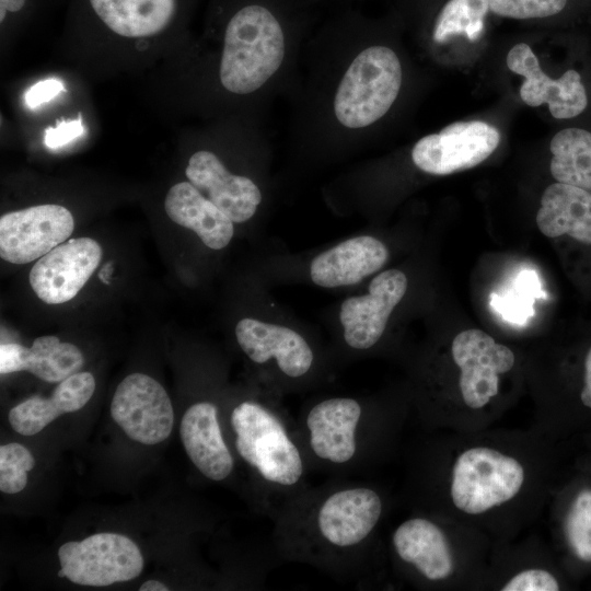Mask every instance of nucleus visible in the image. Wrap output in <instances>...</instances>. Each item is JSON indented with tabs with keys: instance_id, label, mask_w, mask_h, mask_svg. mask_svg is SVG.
<instances>
[{
	"instance_id": "5701e85b",
	"label": "nucleus",
	"mask_w": 591,
	"mask_h": 591,
	"mask_svg": "<svg viewBox=\"0 0 591 591\" xmlns=\"http://www.w3.org/2000/svg\"><path fill=\"white\" fill-rule=\"evenodd\" d=\"M536 224L547 237L567 234L591 244V192L559 182L551 184L541 197Z\"/></svg>"
},
{
	"instance_id": "473e14b6",
	"label": "nucleus",
	"mask_w": 591,
	"mask_h": 591,
	"mask_svg": "<svg viewBox=\"0 0 591 591\" xmlns=\"http://www.w3.org/2000/svg\"><path fill=\"white\" fill-rule=\"evenodd\" d=\"M28 0H0V23L2 24L9 15L22 13Z\"/></svg>"
},
{
	"instance_id": "c9c22d12",
	"label": "nucleus",
	"mask_w": 591,
	"mask_h": 591,
	"mask_svg": "<svg viewBox=\"0 0 591 591\" xmlns=\"http://www.w3.org/2000/svg\"><path fill=\"white\" fill-rule=\"evenodd\" d=\"M314 1L316 3V2H320L322 0H314ZM332 1H335V2H338V3H349V2L358 1V0H332Z\"/></svg>"
},
{
	"instance_id": "e433bc0d",
	"label": "nucleus",
	"mask_w": 591,
	"mask_h": 591,
	"mask_svg": "<svg viewBox=\"0 0 591 591\" xmlns=\"http://www.w3.org/2000/svg\"><path fill=\"white\" fill-rule=\"evenodd\" d=\"M57 576H58L59 578H66V573H65V571H63L61 568L58 570Z\"/></svg>"
},
{
	"instance_id": "39448f33",
	"label": "nucleus",
	"mask_w": 591,
	"mask_h": 591,
	"mask_svg": "<svg viewBox=\"0 0 591 591\" xmlns=\"http://www.w3.org/2000/svg\"><path fill=\"white\" fill-rule=\"evenodd\" d=\"M364 421V408L356 398L329 397L312 405L298 432L309 463L331 468L357 466Z\"/></svg>"
},
{
	"instance_id": "4468645a",
	"label": "nucleus",
	"mask_w": 591,
	"mask_h": 591,
	"mask_svg": "<svg viewBox=\"0 0 591 591\" xmlns=\"http://www.w3.org/2000/svg\"><path fill=\"white\" fill-rule=\"evenodd\" d=\"M406 290V275L399 269H387L371 280L367 294L347 298L339 313L346 344L357 350L373 347Z\"/></svg>"
},
{
	"instance_id": "9b49d317",
	"label": "nucleus",
	"mask_w": 591,
	"mask_h": 591,
	"mask_svg": "<svg viewBox=\"0 0 591 591\" xmlns=\"http://www.w3.org/2000/svg\"><path fill=\"white\" fill-rule=\"evenodd\" d=\"M451 350L461 370L459 384L464 403L474 409L484 407L498 394L499 374L513 367V352L475 328L459 333Z\"/></svg>"
},
{
	"instance_id": "2f4dec72",
	"label": "nucleus",
	"mask_w": 591,
	"mask_h": 591,
	"mask_svg": "<svg viewBox=\"0 0 591 591\" xmlns=\"http://www.w3.org/2000/svg\"><path fill=\"white\" fill-rule=\"evenodd\" d=\"M63 91L62 83L57 79H47L32 85L25 93L24 100L30 108H36L50 101Z\"/></svg>"
},
{
	"instance_id": "dca6fc26",
	"label": "nucleus",
	"mask_w": 591,
	"mask_h": 591,
	"mask_svg": "<svg viewBox=\"0 0 591 591\" xmlns=\"http://www.w3.org/2000/svg\"><path fill=\"white\" fill-rule=\"evenodd\" d=\"M235 336L244 354L255 363L275 360L288 378L304 376L312 368L314 355L308 341L296 331L254 318H243Z\"/></svg>"
},
{
	"instance_id": "6ab92c4d",
	"label": "nucleus",
	"mask_w": 591,
	"mask_h": 591,
	"mask_svg": "<svg viewBox=\"0 0 591 591\" xmlns=\"http://www.w3.org/2000/svg\"><path fill=\"white\" fill-rule=\"evenodd\" d=\"M84 358L81 350L56 336L37 337L30 348L16 343L0 346V373L28 371L36 378L59 383L79 372Z\"/></svg>"
},
{
	"instance_id": "9d476101",
	"label": "nucleus",
	"mask_w": 591,
	"mask_h": 591,
	"mask_svg": "<svg viewBox=\"0 0 591 591\" xmlns=\"http://www.w3.org/2000/svg\"><path fill=\"white\" fill-rule=\"evenodd\" d=\"M74 228L71 212L60 205H39L0 218V256L13 264L39 259L65 242Z\"/></svg>"
},
{
	"instance_id": "393cba45",
	"label": "nucleus",
	"mask_w": 591,
	"mask_h": 591,
	"mask_svg": "<svg viewBox=\"0 0 591 591\" xmlns=\"http://www.w3.org/2000/svg\"><path fill=\"white\" fill-rule=\"evenodd\" d=\"M488 15V0H443L432 16L431 38L439 45L459 35L478 40Z\"/></svg>"
},
{
	"instance_id": "a878e982",
	"label": "nucleus",
	"mask_w": 591,
	"mask_h": 591,
	"mask_svg": "<svg viewBox=\"0 0 591 591\" xmlns=\"http://www.w3.org/2000/svg\"><path fill=\"white\" fill-rule=\"evenodd\" d=\"M545 296L537 274L523 269L507 288L491 293L490 305L509 323L524 325L535 313V300Z\"/></svg>"
},
{
	"instance_id": "b1692460",
	"label": "nucleus",
	"mask_w": 591,
	"mask_h": 591,
	"mask_svg": "<svg viewBox=\"0 0 591 591\" xmlns=\"http://www.w3.org/2000/svg\"><path fill=\"white\" fill-rule=\"evenodd\" d=\"M549 150L552 176L591 192V132L578 127L561 129L552 138Z\"/></svg>"
},
{
	"instance_id": "7c9ffc66",
	"label": "nucleus",
	"mask_w": 591,
	"mask_h": 591,
	"mask_svg": "<svg viewBox=\"0 0 591 591\" xmlns=\"http://www.w3.org/2000/svg\"><path fill=\"white\" fill-rule=\"evenodd\" d=\"M84 132L81 115L76 120H62L56 127H48L45 130V144L48 148L57 149L73 139L80 137Z\"/></svg>"
},
{
	"instance_id": "a211bd4d",
	"label": "nucleus",
	"mask_w": 591,
	"mask_h": 591,
	"mask_svg": "<svg viewBox=\"0 0 591 591\" xmlns=\"http://www.w3.org/2000/svg\"><path fill=\"white\" fill-rule=\"evenodd\" d=\"M389 258L384 243L371 235L346 240L315 256L312 281L323 288L351 286L381 269Z\"/></svg>"
},
{
	"instance_id": "2eb2a0df",
	"label": "nucleus",
	"mask_w": 591,
	"mask_h": 591,
	"mask_svg": "<svg viewBox=\"0 0 591 591\" xmlns=\"http://www.w3.org/2000/svg\"><path fill=\"white\" fill-rule=\"evenodd\" d=\"M185 174L233 222L250 220L262 202V192L255 182L231 173L211 151L195 152L188 160Z\"/></svg>"
},
{
	"instance_id": "20e7f679",
	"label": "nucleus",
	"mask_w": 591,
	"mask_h": 591,
	"mask_svg": "<svg viewBox=\"0 0 591 591\" xmlns=\"http://www.w3.org/2000/svg\"><path fill=\"white\" fill-rule=\"evenodd\" d=\"M237 455L282 503L304 489L309 460L298 432L271 407L243 401L230 414ZM281 503V505H282Z\"/></svg>"
},
{
	"instance_id": "f257e3e1",
	"label": "nucleus",
	"mask_w": 591,
	"mask_h": 591,
	"mask_svg": "<svg viewBox=\"0 0 591 591\" xmlns=\"http://www.w3.org/2000/svg\"><path fill=\"white\" fill-rule=\"evenodd\" d=\"M374 21L355 10L328 20L300 113L301 138L357 139L391 111L403 84L397 53L371 38Z\"/></svg>"
},
{
	"instance_id": "aec40b11",
	"label": "nucleus",
	"mask_w": 591,
	"mask_h": 591,
	"mask_svg": "<svg viewBox=\"0 0 591 591\" xmlns=\"http://www.w3.org/2000/svg\"><path fill=\"white\" fill-rule=\"evenodd\" d=\"M95 379L90 372H77L59 382L48 398L31 396L11 408L9 422L22 436H34L60 415L73 413L90 401Z\"/></svg>"
},
{
	"instance_id": "c756f323",
	"label": "nucleus",
	"mask_w": 591,
	"mask_h": 591,
	"mask_svg": "<svg viewBox=\"0 0 591 591\" xmlns=\"http://www.w3.org/2000/svg\"><path fill=\"white\" fill-rule=\"evenodd\" d=\"M558 582L548 571L529 569L514 576L502 591H557Z\"/></svg>"
},
{
	"instance_id": "4c0bfd02",
	"label": "nucleus",
	"mask_w": 591,
	"mask_h": 591,
	"mask_svg": "<svg viewBox=\"0 0 591 591\" xmlns=\"http://www.w3.org/2000/svg\"><path fill=\"white\" fill-rule=\"evenodd\" d=\"M304 2L309 3L310 5L314 4L315 1L314 0H303Z\"/></svg>"
},
{
	"instance_id": "ddd939ff",
	"label": "nucleus",
	"mask_w": 591,
	"mask_h": 591,
	"mask_svg": "<svg viewBox=\"0 0 591 591\" xmlns=\"http://www.w3.org/2000/svg\"><path fill=\"white\" fill-rule=\"evenodd\" d=\"M506 62L509 70L524 78L520 96L526 105L547 104L552 116L558 119L576 117L587 108L588 95L578 71L569 69L558 79L549 78L525 43L515 44Z\"/></svg>"
},
{
	"instance_id": "4be33fe9",
	"label": "nucleus",
	"mask_w": 591,
	"mask_h": 591,
	"mask_svg": "<svg viewBox=\"0 0 591 591\" xmlns=\"http://www.w3.org/2000/svg\"><path fill=\"white\" fill-rule=\"evenodd\" d=\"M393 547L428 580H442L453 571V557L444 533L425 518H412L393 533Z\"/></svg>"
},
{
	"instance_id": "f8f14e48",
	"label": "nucleus",
	"mask_w": 591,
	"mask_h": 591,
	"mask_svg": "<svg viewBox=\"0 0 591 591\" xmlns=\"http://www.w3.org/2000/svg\"><path fill=\"white\" fill-rule=\"evenodd\" d=\"M102 258V248L90 237L59 244L32 267L30 283L45 303L61 304L74 298Z\"/></svg>"
},
{
	"instance_id": "72a5a7b5",
	"label": "nucleus",
	"mask_w": 591,
	"mask_h": 591,
	"mask_svg": "<svg viewBox=\"0 0 591 591\" xmlns=\"http://www.w3.org/2000/svg\"><path fill=\"white\" fill-rule=\"evenodd\" d=\"M584 370V385L581 392V401L587 407L591 408V348L586 357Z\"/></svg>"
},
{
	"instance_id": "7ed1b4c3",
	"label": "nucleus",
	"mask_w": 591,
	"mask_h": 591,
	"mask_svg": "<svg viewBox=\"0 0 591 591\" xmlns=\"http://www.w3.org/2000/svg\"><path fill=\"white\" fill-rule=\"evenodd\" d=\"M222 88L235 95H269L294 66L309 23L303 0H221Z\"/></svg>"
},
{
	"instance_id": "f03ea898",
	"label": "nucleus",
	"mask_w": 591,
	"mask_h": 591,
	"mask_svg": "<svg viewBox=\"0 0 591 591\" xmlns=\"http://www.w3.org/2000/svg\"><path fill=\"white\" fill-rule=\"evenodd\" d=\"M383 512L379 493L358 483L303 489L280 506L275 543L282 557L332 572L354 571Z\"/></svg>"
},
{
	"instance_id": "bb28decb",
	"label": "nucleus",
	"mask_w": 591,
	"mask_h": 591,
	"mask_svg": "<svg viewBox=\"0 0 591 591\" xmlns=\"http://www.w3.org/2000/svg\"><path fill=\"white\" fill-rule=\"evenodd\" d=\"M565 531L575 554L591 561V489H584L576 497L566 518Z\"/></svg>"
},
{
	"instance_id": "0eeeda50",
	"label": "nucleus",
	"mask_w": 591,
	"mask_h": 591,
	"mask_svg": "<svg viewBox=\"0 0 591 591\" xmlns=\"http://www.w3.org/2000/svg\"><path fill=\"white\" fill-rule=\"evenodd\" d=\"M60 568L71 582L106 587L137 578L143 557L137 544L118 533H96L82 541H71L58 549Z\"/></svg>"
},
{
	"instance_id": "412c9836",
	"label": "nucleus",
	"mask_w": 591,
	"mask_h": 591,
	"mask_svg": "<svg viewBox=\"0 0 591 591\" xmlns=\"http://www.w3.org/2000/svg\"><path fill=\"white\" fill-rule=\"evenodd\" d=\"M164 208L172 221L193 230L209 248H224L233 236V221L190 182L172 186Z\"/></svg>"
},
{
	"instance_id": "423d86ee",
	"label": "nucleus",
	"mask_w": 591,
	"mask_h": 591,
	"mask_svg": "<svg viewBox=\"0 0 591 591\" xmlns=\"http://www.w3.org/2000/svg\"><path fill=\"white\" fill-rule=\"evenodd\" d=\"M523 480V467L515 459L489 448H472L454 464L451 496L461 511L479 514L512 499Z\"/></svg>"
},
{
	"instance_id": "cd10ccee",
	"label": "nucleus",
	"mask_w": 591,
	"mask_h": 591,
	"mask_svg": "<svg viewBox=\"0 0 591 591\" xmlns=\"http://www.w3.org/2000/svg\"><path fill=\"white\" fill-rule=\"evenodd\" d=\"M35 466V459L23 444L11 442L0 447V490L4 494L22 491L27 484V473Z\"/></svg>"
},
{
	"instance_id": "f3484780",
	"label": "nucleus",
	"mask_w": 591,
	"mask_h": 591,
	"mask_svg": "<svg viewBox=\"0 0 591 591\" xmlns=\"http://www.w3.org/2000/svg\"><path fill=\"white\" fill-rule=\"evenodd\" d=\"M179 436L188 459L205 477L222 482L231 475L234 457L224 441L213 403L190 405L182 417Z\"/></svg>"
},
{
	"instance_id": "6e6552de",
	"label": "nucleus",
	"mask_w": 591,
	"mask_h": 591,
	"mask_svg": "<svg viewBox=\"0 0 591 591\" xmlns=\"http://www.w3.org/2000/svg\"><path fill=\"white\" fill-rule=\"evenodd\" d=\"M499 142V130L486 121H455L421 137L412 148L410 158L425 173L449 175L480 164Z\"/></svg>"
},
{
	"instance_id": "c85d7f7f",
	"label": "nucleus",
	"mask_w": 591,
	"mask_h": 591,
	"mask_svg": "<svg viewBox=\"0 0 591 591\" xmlns=\"http://www.w3.org/2000/svg\"><path fill=\"white\" fill-rule=\"evenodd\" d=\"M567 4L568 0H488L489 14L518 21L549 19Z\"/></svg>"
},
{
	"instance_id": "1a4fd4ad",
	"label": "nucleus",
	"mask_w": 591,
	"mask_h": 591,
	"mask_svg": "<svg viewBox=\"0 0 591 591\" xmlns=\"http://www.w3.org/2000/svg\"><path fill=\"white\" fill-rule=\"evenodd\" d=\"M111 416L134 441L153 445L172 432L174 410L164 387L143 373L127 375L116 387Z\"/></svg>"
},
{
	"instance_id": "f704fd0d",
	"label": "nucleus",
	"mask_w": 591,
	"mask_h": 591,
	"mask_svg": "<svg viewBox=\"0 0 591 591\" xmlns=\"http://www.w3.org/2000/svg\"><path fill=\"white\" fill-rule=\"evenodd\" d=\"M140 591H167L169 587L158 580H148L143 582L140 588Z\"/></svg>"
}]
</instances>
